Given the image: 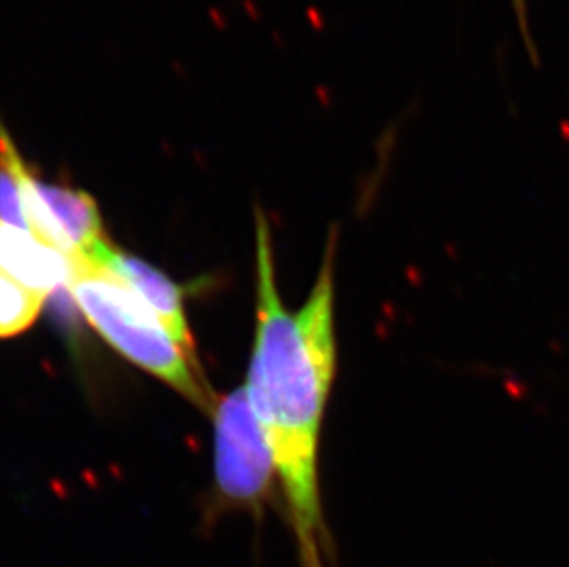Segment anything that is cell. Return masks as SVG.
<instances>
[{
  "label": "cell",
  "instance_id": "obj_1",
  "mask_svg": "<svg viewBox=\"0 0 569 567\" xmlns=\"http://www.w3.org/2000/svg\"><path fill=\"white\" fill-rule=\"evenodd\" d=\"M330 238L307 302L286 310L274 279L268 221L257 215V332L248 395L284 490L301 567H327L330 535L319 490V442L338 345Z\"/></svg>",
  "mask_w": 569,
  "mask_h": 567
},
{
  "label": "cell",
  "instance_id": "obj_2",
  "mask_svg": "<svg viewBox=\"0 0 569 567\" xmlns=\"http://www.w3.org/2000/svg\"><path fill=\"white\" fill-rule=\"evenodd\" d=\"M89 325L131 364L164 381L193 406L210 412L214 398L201 370L162 327L156 311L137 291L91 258H69L64 280Z\"/></svg>",
  "mask_w": 569,
  "mask_h": 567
},
{
  "label": "cell",
  "instance_id": "obj_3",
  "mask_svg": "<svg viewBox=\"0 0 569 567\" xmlns=\"http://www.w3.org/2000/svg\"><path fill=\"white\" fill-rule=\"evenodd\" d=\"M273 471L248 387H240L216 404V487L221 507L249 510L260 518Z\"/></svg>",
  "mask_w": 569,
  "mask_h": 567
},
{
  "label": "cell",
  "instance_id": "obj_4",
  "mask_svg": "<svg viewBox=\"0 0 569 567\" xmlns=\"http://www.w3.org/2000/svg\"><path fill=\"white\" fill-rule=\"evenodd\" d=\"M81 257L91 258L92 262L100 263L137 291L146 300V305L156 311L162 327L167 328L173 341L178 342L181 350L187 354L193 367L199 369L196 345H193L192 332L184 314L181 286L168 279L167 275L144 260L120 251L119 247H114L109 240L98 243L92 251Z\"/></svg>",
  "mask_w": 569,
  "mask_h": 567
},
{
  "label": "cell",
  "instance_id": "obj_5",
  "mask_svg": "<svg viewBox=\"0 0 569 567\" xmlns=\"http://www.w3.org/2000/svg\"><path fill=\"white\" fill-rule=\"evenodd\" d=\"M0 262L30 288L50 295L67 280L69 258L41 246L27 230L0 220Z\"/></svg>",
  "mask_w": 569,
  "mask_h": 567
},
{
  "label": "cell",
  "instance_id": "obj_6",
  "mask_svg": "<svg viewBox=\"0 0 569 567\" xmlns=\"http://www.w3.org/2000/svg\"><path fill=\"white\" fill-rule=\"evenodd\" d=\"M49 295L30 288L0 262V339L13 338L32 327Z\"/></svg>",
  "mask_w": 569,
  "mask_h": 567
},
{
  "label": "cell",
  "instance_id": "obj_7",
  "mask_svg": "<svg viewBox=\"0 0 569 567\" xmlns=\"http://www.w3.org/2000/svg\"><path fill=\"white\" fill-rule=\"evenodd\" d=\"M510 4H512V11H515L516 24H518V32H520L523 47L531 56L532 63L538 64L537 44L532 39L531 21H529V0H510Z\"/></svg>",
  "mask_w": 569,
  "mask_h": 567
}]
</instances>
